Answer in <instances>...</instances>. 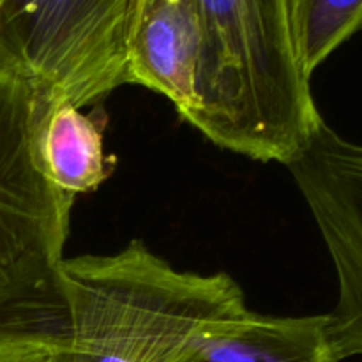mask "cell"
I'll use <instances>...</instances> for the list:
<instances>
[{
  "instance_id": "6da1fadb",
  "label": "cell",
  "mask_w": 362,
  "mask_h": 362,
  "mask_svg": "<svg viewBox=\"0 0 362 362\" xmlns=\"http://www.w3.org/2000/svg\"><path fill=\"white\" fill-rule=\"evenodd\" d=\"M57 296V362H170L200 331L250 311L232 276L179 271L141 240L64 258Z\"/></svg>"
},
{
  "instance_id": "7a4b0ae2",
  "label": "cell",
  "mask_w": 362,
  "mask_h": 362,
  "mask_svg": "<svg viewBox=\"0 0 362 362\" xmlns=\"http://www.w3.org/2000/svg\"><path fill=\"white\" fill-rule=\"evenodd\" d=\"M202 55L187 122L219 147L288 165L322 122L288 0H194Z\"/></svg>"
},
{
  "instance_id": "3957f363",
  "label": "cell",
  "mask_w": 362,
  "mask_h": 362,
  "mask_svg": "<svg viewBox=\"0 0 362 362\" xmlns=\"http://www.w3.org/2000/svg\"><path fill=\"white\" fill-rule=\"evenodd\" d=\"M46 103L25 78L0 69V325L53 306L74 198L39 159Z\"/></svg>"
},
{
  "instance_id": "277c9868",
  "label": "cell",
  "mask_w": 362,
  "mask_h": 362,
  "mask_svg": "<svg viewBox=\"0 0 362 362\" xmlns=\"http://www.w3.org/2000/svg\"><path fill=\"white\" fill-rule=\"evenodd\" d=\"M145 0H0V69L83 108L129 85Z\"/></svg>"
},
{
  "instance_id": "5b68a950",
  "label": "cell",
  "mask_w": 362,
  "mask_h": 362,
  "mask_svg": "<svg viewBox=\"0 0 362 362\" xmlns=\"http://www.w3.org/2000/svg\"><path fill=\"white\" fill-rule=\"evenodd\" d=\"M320 232L338 278V303L327 313L336 359L362 356V144L318 124L286 165Z\"/></svg>"
},
{
  "instance_id": "8992f818",
  "label": "cell",
  "mask_w": 362,
  "mask_h": 362,
  "mask_svg": "<svg viewBox=\"0 0 362 362\" xmlns=\"http://www.w3.org/2000/svg\"><path fill=\"white\" fill-rule=\"evenodd\" d=\"M200 55L202 23L194 0H145L131 52V83L165 95L187 120Z\"/></svg>"
},
{
  "instance_id": "52a82bcc",
  "label": "cell",
  "mask_w": 362,
  "mask_h": 362,
  "mask_svg": "<svg viewBox=\"0 0 362 362\" xmlns=\"http://www.w3.org/2000/svg\"><path fill=\"white\" fill-rule=\"evenodd\" d=\"M170 362H339L327 315L271 317L247 311L198 332Z\"/></svg>"
},
{
  "instance_id": "ba28073f",
  "label": "cell",
  "mask_w": 362,
  "mask_h": 362,
  "mask_svg": "<svg viewBox=\"0 0 362 362\" xmlns=\"http://www.w3.org/2000/svg\"><path fill=\"white\" fill-rule=\"evenodd\" d=\"M105 124V115H87L67 101L52 103L42 113L37 131L42 170L73 198L98 189L112 173L103 151Z\"/></svg>"
},
{
  "instance_id": "9c48e42d",
  "label": "cell",
  "mask_w": 362,
  "mask_h": 362,
  "mask_svg": "<svg viewBox=\"0 0 362 362\" xmlns=\"http://www.w3.org/2000/svg\"><path fill=\"white\" fill-rule=\"evenodd\" d=\"M290 27L308 76L362 30V0H288Z\"/></svg>"
},
{
  "instance_id": "30bf717a",
  "label": "cell",
  "mask_w": 362,
  "mask_h": 362,
  "mask_svg": "<svg viewBox=\"0 0 362 362\" xmlns=\"http://www.w3.org/2000/svg\"><path fill=\"white\" fill-rule=\"evenodd\" d=\"M41 352H53L41 343L0 341V362H20Z\"/></svg>"
},
{
  "instance_id": "8fae6325",
  "label": "cell",
  "mask_w": 362,
  "mask_h": 362,
  "mask_svg": "<svg viewBox=\"0 0 362 362\" xmlns=\"http://www.w3.org/2000/svg\"><path fill=\"white\" fill-rule=\"evenodd\" d=\"M23 362H57V359L55 356H53V352H42L34 357H28V359H25Z\"/></svg>"
},
{
  "instance_id": "7c38bea8",
  "label": "cell",
  "mask_w": 362,
  "mask_h": 362,
  "mask_svg": "<svg viewBox=\"0 0 362 362\" xmlns=\"http://www.w3.org/2000/svg\"><path fill=\"white\" fill-rule=\"evenodd\" d=\"M42 354V352H41ZM32 357H34V356H32ZM20 362H23V361H20Z\"/></svg>"
}]
</instances>
